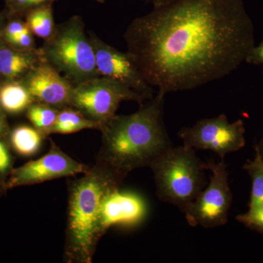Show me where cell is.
I'll return each mask as SVG.
<instances>
[{
    "label": "cell",
    "mask_w": 263,
    "mask_h": 263,
    "mask_svg": "<svg viewBox=\"0 0 263 263\" xmlns=\"http://www.w3.org/2000/svg\"><path fill=\"white\" fill-rule=\"evenodd\" d=\"M124 37L145 80L164 95L229 76L255 46L243 0H174L133 19Z\"/></svg>",
    "instance_id": "cell-1"
},
{
    "label": "cell",
    "mask_w": 263,
    "mask_h": 263,
    "mask_svg": "<svg viewBox=\"0 0 263 263\" xmlns=\"http://www.w3.org/2000/svg\"><path fill=\"white\" fill-rule=\"evenodd\" d=\"M165 95L158 92L136 113L115 115L102 124L98 161L127 176L151 164L172 146L164 122Z\"/></svg>",
    "instance_id": "cell-2"
},
{
    "label": "cell",
    "mask_w": 263,
    "mask_h": 263,
    "mask_svg": "<svg viewBox=\"0 0 263 263\" xmlns=\"http://www.w3.org/2000/svg\"><path fill=\"white\" fill-rule=\"evenodd\" d=\"M127 176L97 161L69 186L65 254L68 262H92L100 233V214L105 197L119 189Z\"/></svg>",
    "instance_id": "cell-3"
},
{
    "label": "cell",
    "mask_w": 263,
    "mask_h": 263,
    "mask_svg": "<svg viewBox=\"0 0 263 263\" xmlns=\"http://www.w3.org/2000/svg\"><path fill=\"white\" fill-rule=\"evenodd\" d=\"M206 163L195 150L182 145L171 146L150 165L162 201L176 205L183 213L208 183Z\"/></svg>",
    "instance_id": "cell-4"
},
{
    "label": "cell",
    "mask_w": 263,
    "mask_h": 263,
    "mask_svg": "<svg viewBox=\"0 0 263 263\" xmlns=\"http://www.w3.org/2000/svg\"><path fill=\"white\" fill-rule=\"evenodd\" d=\"M40 50L45 61L63 73L74 86L100 76L94 48L79 15L57 25Z\"/></svg>",
    "instance_id": "cell-5"
},
{
    "label": "cell",
    "mask_w": 263,
    "mask_h": 263,
    "mask_svg": "<svg viewBox=\"0 0 263 263\" xmlns=\"http://www.w3.org/2000/svg\"><path fill=\"white\" fill-rule=\"evenodd\" d=\"M123 101L136 102L142 105L147 100L125 85L98 76L74 86L70 106L102 126L117 115L116 112Z\"/></svg>",
    "instance_id": "cell-6"
},
{
    "label": "cell",
    "mask_w": 263,
    "mask_h": 263,
    "mask_svg": "<svg viewBox=\"0 0 263 263\" xmlns=\"http://www.w3.org/2000/svg\"><path fill=\"white\" fill-rule=\"evenodd\" d=\"M212 173L205 188L184 211L185 218L192 227L213 228L223 226L228 221L233 194L228 181V172L224 160L206 163Z\"/></svg>",
    "instance_id": "cell-7"
},
{
    "label": "cell",
    "mask_w": 263,
    "mask_h": 263,
    "mask_svg": "<svg viewBox=\"0 0 263 263\" xmlns=\"http://www.w3.org/2000/svg\"><path fill=\"white\" fill-rule=\"evenodd\" d=\"M245 127L238 119L230 123L224 114L197 121L193 126L184 127L179 133L183 145L193 149L209 150L221 160L230 153L245 147Z\"/></svg>",
    "instance_id": "cell-8"
},
{
    "label": "cell",
    "mask_w": 263,
    "mask_h": 263,
    "mask_svg": "<svg viewBox=\"0 0 263 263\" xmlns=\"http://www.w3.org/2000/svg\"><path fill=\"white\" fill-rule=\"evenodd\" d=\"M94 48L97 67L100 76L125 85L142 95L147 101L155 97V90L145 80L134 57L109 46L94 32H89Z\"/></svg>",
    "instance_id": "cell-9"
},
{
    "label": "cell",
    "mask_w": 263,
    "mask_h": 263,
    "mask_svg": "<svg viewBox=\"0 0 263 263\" xmlns=\"http://www.w3.org/2000/svg\"><path fill=\"white\" fill-rule=\"evenodd\" d=\"M49 151L37 160L31 161L10 173L7 189L37 184L62 177L84 174L89 166L81 163L60 149L51 141Z\"/></svg>",
    "instance_id": "cell-10"
},
{
    "label": "cell",
    "mask_w": 263,
    "mask_h": 263,
    "mask_svg": "<svg viewBox=\"0 0 263 263\" xmlns=\"http://www.w3.org/2000/svg\"><path fill=\"white\" fill-rule=\"evenodd\" d=\"M22 83L34 102L58 109L70 106L74 85L45 60L29 72Z\"/></svg>",
    "instance_id": "cell-11"
},
{
    "label": "cell",
    "mask_w": 263,
    "mask_h": 263,
    "mask_svg": "<svg viewBox=\"0 0 263 263\" xmlns=\"http://www.w3.org/2000/svg\"><path fill=\"white\" fill-rule=\"evenodd\" d=\"M147 214V205L143 197L119 189L104 198L100 214V233L103 236L113 226H135L140 224Z\"/></svg>",
    "instance_id": "cell-12"
},
{
    "label": "cell",
    "mask_w": 263,
    "mask_h": 263,
    "mask_svg": "<svg viewBox=\"0 0 263 263\" xmlns=\"http://www.w3.org/2000/svg\"><path fill=\"white\" fill-rule=\"evenodd\" d=\"M44 60L41 50H16L0 46V76L10 81L25 77Z\"/></svg>",
    "instance_id": "cell-13"
},
{
    "label": "cell",
    "mask_w": 263,
    "mask_h": 263,
    "mask_svg": "<svg viewBox=\"0 0 263 263\" xmlns=\"http://www.w3.org/2000/svg\"><path fill=\"white\" fill-rule=\"evenodd\" d=\"M34 103L23 83H7L0 87V106L10 114H19Z\"/></svg>",
    "instance_id": "cell-14"
},
{
    "label": "cell",
    "mask_w": 263,
    "mask_h": 263,
    "mask_svg": "<svg viewBox=\"0 0 263 263\" xmlns=\"http://www.w3.org/2000/svg\"><path fill=\"white\" fill-rule=\"evenodd\" d=\"M101 124L85 117L84 114L72 107L60 109L51 134H71L86 129L100 130Z\"/></svg>",
    "instance_id": "cell-15"
},
{
    "label": "cell",
    "mask_w": 263,
    "mask_h": 263,
    "mask_svg": "<svg viewBox=\"0 0 263 263\" xmlns=\"http://www.w3.org/2000/svg\"><path fill=\"white\" fill-rule=\"evenodd\" d=\"M26 24L33 34L46 41L54 32L52 3L41 5L27 12Z\"/></svg>",
    "instance_id": "cell-16"
},
{
    "label": "cell",
    "mask_w": 263,
    "mask_h": 263,
    "mask_svg": "<svg viewBox=\"0 0 263 263\" xmlns=\"http://www.w3.org/2000/svg\"><path fill=\"white\" fill-rule=\"evenodd\" d=\"M44 136L35 128L21 126L12 133L10 139L13 148L19 154L29 157L35 154L41 146Z\"/></svg>",
    "instance_id": "cell-17"
},
{
    "label": "cell",
    "mask_w": 263,
    "mask_h": 263,
    "mask_svg": "<svg viewBox=\"0 0 263 263\" xmlns=\"http://www.w3.org/2000/svg\"><path fill=\"white\" fill-rule=\"evenodd\" d=\"M60 109L51 105L34 102L27 109V118L37 130L43 136L51 134Z\"/></svg>",
    "instance_id": "cell-18"
},
{
    "label": "cell",
    "mask_w": 263,
    "mask_h": 263,
    "mask_svg": "<svg viewBox=\"0 0 263 263\" xmlns=\"http://www.w3.org/2000/svg\"><path fill=\"white\" fill-rule=\"evenodd\" d=\"M252 179V191L249 209H253L263 204V160L255 148L254 160H248L243 165Z\"/></svg>",
    "instance_id": "cell-19"
},
{
    "label": "cell",
    "mask_w": 263,
    "mask_h": 263,
    "mask_svg": "<svg viewBox=\"0 0 263 263\" xmlns=\"http://www.w3.org/2000/svg\"><path fill=\"white\" fill-rule=\"evenodd\" d=\"M237 221L263 235V204L236 216Z\"/></svg>",
    "instance_id": "cell-20"
},
{
    "label": "cell",
    "mask_w": 263,
    "mask_h": 263,
    "mask_svg": "<svg viewBox=\"0 0 263 263\" xmlns=\"http://www.w3.org/2000/svg\"><path fill=\"white\" fill-rule=\"evenodd\" d=\"M9 43L12 46L20 48L21 50H24V51L36 49L32 33L29 29L12 39Z\"/></svg>",
    "instance_id": "cell-21"
},
{
    "label": "cell",
    "mask_w": 263,
    "mask_h": 263,
    "mask_svg": "<svg viewBox=\"0 0 263 263\" xmlns=\"http://www.w3.org/2000/svg\"><path fill=\"white\" fill-rule=\"evenodd\" d=\"M27 24L20 21H13L10 22L4 31V37L7 42L9 43L12 39L18 36L21 33L28 29Z\"/></svg>",
    "instance_id": "cell-22"
},
{
    "label": "cell",
    "mask_w": 263,
    "mask_h": 263,
    "mask_svg": "<svg viewBox=\"0 0 263 263\" xmlns=\"http://www.w3.org/2000/svg\"><path fill=\"white\" fill-rule=\"evenodd\" d=\"M9 3L15 9L27 10L29 12V10L46 3H53V1L52 0H9Z\"/></svg>",
    "instance_id": "cell-23"
},
{
    "label": "cell",
    "mask_w": 263,
    "mask_h": 263,
    "mask_svg": "<svg viewBox=\"0 0 263 263\" xmlns=\"http://www.w3.org/2000/svg\"><path fill=\"white\" fill-rule=\"evenodd\" d=\"M246 62L250 65H263V40L258 46H254L246 59Z\"/></svg>",
    "instance_id": "cell-24"
},
{
    "label": "cell",
    "mask_w": 263,
    "mask_h": 263,
    "mask_svg": "<svg viewBox=\"0 0 263 263\" xmlns=\"http://www.w3.org/2000/svg\"><path fill=\"white\" fill-rule=\"evenodd\" d=\"M10 159L4 144L0 142V173H5L9 169Z\"/></svg>",
    "instance_id": "cell-25"
},
{
    "label": "cell",
    "mask_w": 263,
    "mask_h": 263,
    "mask_svg": "<svg viewBox=\"0 0 263 263\" xmlns=\"http://www.w3.org/2000/svg\"><path fill=\"white\" fill-rule=\"evenodd\" d=\"M154 5V8H158V7L163 6V5L169 4L172 3L174 0H148Z\"/></svg>",
    "instance_id": "cell-26"
},
{
    "label": "cell",
    "mask_w": 263,
    "mask_h": 263,
    "mask_svg": "<svg viewBox=\"0 0 263 263\" xmlns=\"http://www.w3.org/2000/svg\"><path fill=\"white\" fill-rule=\"evenodd\" d=\"M255 148L258 151L259 155H260L261 158L263 160V137L262 139L259 141V143L256 145Z\"/></svg>",
    "instance_id": "cell-27"
},
{
    "label": "cell",
    "mask_w": 263,
    "mask_h": 263,
    "mask_svg": "<svg viewBox=\"0 0 263 263\" xmlns=\"http://www.w3.org/2000/svg\"><path fill=\"white\" fill-rule=\"evenodd\" d=\"M4 121H3V115H2L1 111H0V123H3Z\"/></svg>",
    "instance_id": "cell-28"
},
{
    "label": "cell",
    "mask_w": 263,
    "mask_h": 263,
    "mask_svg": "<svg viewBox=\"0 0 263 263\" xmlns=\"http://www.w3.org/2000/svg\"><path fill=\"white\" fill-rule=\"evenodd\" d=\"M97 1H98V3H105V0H97Z\"/></svg>",
    "instance_id": "cell-29"
},
{
    "label": "cell",
    "mask_w": 263,
    "mask_h": 263,
    "mask_svg": "<svg viewBox=\"0 0 263 263\" xmlns=\"http://www.w3.org/2000/svg\"><path fill=\"white\" fill-rule=\"evenodd\" d=\"M52 1H53H53H55V0H52Z\"/></svg>",
    "instance_id": "cell-30"
}]
</instances>
